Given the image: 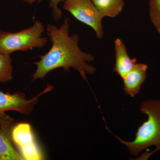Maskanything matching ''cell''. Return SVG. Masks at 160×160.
Returning a JSON list of instances; mask_svg holds the SVG:
<instances>
[{
    "mask_svg": "<svg viewBox=\"0 0 160 160\" xmlns=\"http://www.w3.org/2000/svg\"><path fill=\"white\" fill-rule=\"evenodd\" d=\"M69 28L68 18L59 28L54 25H47V34L52 46L47 53L40 56L39 61L34 63L37 69L32 75V80L43 79L48 73L58 68L67 71L72 68L88 83L86 75L93 74L96 70L89 64L93 62L94 56L80 49L78 35L76 33L69 35Z\"/></svg>",
    "mask_w": 160,
    "mask_h": 160,
    "instance_id": "6da1fadb",
    "label": "cell"
},
{
    "mask_svg": "<svg viewBox=\"0 0 160 160\" xmlns=\"http://www.w3.org/2000/svg\"><path fill=\"white\" fill-rule=\"evenodd\" d=\"M140 111L148 116V119L138 128L135 138L132 142L124 141L113 135L124 144L130 154L137 156L141 152L152 146L157 149L150 153H145L138 160H147L155 152L160 150V100H151L142 103Z\"/></svg>",
    "mask_w": 160,
    "mask_h": 160,
    "instance_id": "7a4b0ae2",
    "label": "cell"
},
{
    "mask_svg": "<svg viewBox=\"0 0 160 160\" xmlns=\"http://www.w3.org/2000/svg\"><path fill=\"white\" fill-rule=\"evenodd\" d=\"M45 28L42 22L36 21L32 26L17 32L0 30V53L11 55L17 51L42 48L48 42L42 36Z\"/></svg>",
    "mask_w": 160,
    "mask_h": 160,
    "instance_id": "3957f363",
    "label": "cell"
},
{
    "mask_svg": "<svg viewBox=\"0 0 160 160\" xmlns=\"http://www.w3.org/2000/svg\"><path fill=\"white\" fill-rule=\"evenodd\" d=\"M63 9L80 22L91 27L98 38H103L104 32L102 20L104 18L91 0H66Z\"/></svg>",
    "mask_w": 160,
    "mask_h": 160,
    "instance_id": "277c9868",
    "label": "cell"
},
{
    "mask_svg": "<svg viewBox=\"0 0 160 160\" xmlns=\"http://www.w3.org/2000/svg\"><path fill=\"white\" fill-rule=\"evenodd\" d=\"M12 138L24 160L43 159V155L29 123H21L15 125L12 132Z\"/></svg>",
    "mask_w": 160,
    "mask_h": 160,
    "instance_id": "5b68a950",
    "label": "cell"
},
{
    "mask_svg": "<svg viewBox=\"0 0 160 160\" xmlns=\"http://www.w3.org/2000/svg\"><path fill=\"white\" fill-rule=\"evenodd\" d=\"M53 87L48 86L42 92L32 99H26L25 93L21 92L13 94L0 91V115L6 111H15L22 114L29 115L31 114L42 95L51 91Z\"/></svg>",
    "mask_w": 160,
    "mask_h": 160,
    "instance_id": "8992f818",
    "label": "cell"
},
{
    "mask_svg": "<svg viewBox=\"0 0 160 160\" xmlns=\"http://www.w3.org/2000/svg\"><path fill=\"white\" fill-rule=\"evenodd\" d=\"M14 119L6 112L0 115V160H24L13 146L12 132Z\"/></svg>",
    "mask_w": 160,
    "mask_h": 160,
    "instance_id": "52a82bcc",
    "label": "cell"
},
{
    "mask_svg": "<svg viewBox=\"0 0 160 160\" xmlns=\"http://www.w3.org/2000/svg\"><path fill=\"white\" fill-rule=\"evenodd\" d=\"M147 69L146 64L136 63L124 77L123 89L126 94L134 98L140 92L141 86L147 78Z\"/></svg>",
    "mask_w": 160,
    "mask_h": 160,
    "instance_id": "ba28073f",
    "label": "cell"
},
{
    "mask_svg": "<svg viewBox=\"0 0 160 160\" xmlns=\"http://www.w3.org/2000/svg\"><path fill=\"white\" fill-rule=\"evenodd\" d=\"M115 64L113 71L123 78L137 63L135 58L129 57L125 44L121 39L117 38L114 42Z\"/></svg>",
    "mask_w": 160,
    "mask_h": 160,
    "instance_id": "9c48e42d",
    "label": "cell"
},
{
    "mask_svg": "<svg viewBox=\"0 0 160 160\" xmlns=\"http://www.w3.org/2000/svg\"><path fill=\"white\" fill-rule=\"evenodd\" d=\"M103 18L116 17L122 11L124 0H91Z\"/></svg>",
    "mask_w": 160,
    "mask_h": 160,
    "instance_id": "30bf717a",
    "label": "cell"
},
{
    "mask_svg": "<svg viewBox=\"0 0 160 160\" xmlns=\"http://www.w3.org/2000/svg\"><path fill=\"white\" fill-rule=\"evenodd\" d=\"M13 67L10 54L0 53V82L5 83L12 80Z\"/></svg>",
    "mask_w": 160,
    "mask_h": 160,
    "instance_id": "8fae6325",
    "label": "cell"
},
{
    "mask_svg": "<svg viewBox=\"0 0 160 160\" xmlns=\"http://www.w3.org/2000/svg\"><path fill=\"white\" fill-rule=\"evenodd\" d=\"M149 5L150 20L160 34V0H149Z\"/></svg>",
    "mask_w": 160,
    "mask_h": 160,
    "instance_id": "7c38bea8",
    "label": "cell"
},
{
    "mask_svg": "<svg viewBox=\"0 0 160 160\" xmlns=\"http://www.w3.org/2000/svg\"><path fill=\"white\" fill-rule=\"evenodd\" d=\"M25 2L32 5L35 2H40L43 0H23ZM50 1V6L52 10V16L53 20L58 21L62 18V13L59 8L58 5L61 2H65L66 0H49Z\"/></svg>",
    "mask_w": 160,
    "mask_h": 160,
    "instance_id": "4fadbf2b",
    "label": "cell"
}]
</instances>
